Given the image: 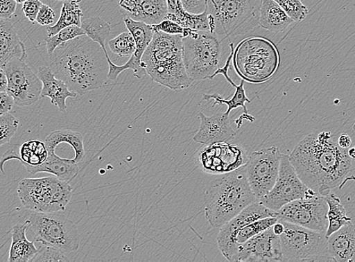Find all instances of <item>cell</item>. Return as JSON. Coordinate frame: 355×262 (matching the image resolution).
I'll list each match as a JSON object with an SVG mask.
<instances>
[{
    "mask_svg": "<svg viewBox=\"0 0 355 262\" xmlns=\"http://www.w3.org/2000/svg\"><path fill=\"white\" fill-rule=\"evenodd\" d=\"M300 179L308 188L322 196L351 180L352 159L348 149L337 143V135L315 131L307 135L289 155Z\"/></svg>",
    "mask_w": 355,
    "mask_h": 262,
    "instance_id": "1",
    "label": "cell"
},
{
    "mask_svg": "<svg viewBox=\"0 0 355 262\" xmlns=\"http://www.w3.org/2000/svg\"><path fill=\"white\" fill-rule=\"evenodd\" d=\"M107 53L96 42L83 35L57 47L49 55L50 67L70 90L83 96L104 87L107 82Z\"/></svg>",
    "mask_w": 355,
    "mask_h": 262,
    "instance_id": "2",
    "label": "cell"
},
{
    "mask_svg": "<svg viewBox=\"0 0 355 262\" xmlns=\"http://www.w3.org/2000/svg\"><path fill=\"white\" fill-rule=\"evenodd\" d=\"M257 200L243 166L234 171L217 175L210 182L205 196L206 218L211 226L221 227Z\"/></svg>",
    "mask_w": 355,
    "mask_h": 262,
    "instance_id": "3",
    "label": "cell"
},
{
    "mask_svg": "<svg viewBox=\"0 0 355 262\" xmlns=\"http://www.w3.org/2000/svg\"><path fill=\"white\" fill-rule=\"evenodd\" d=\"M141 67L152 80L173 91L189 89L193 82L186 72L182 35L155 31L141 58Z\"/></svg>",
    "mask_w": 355,
    "mask_h": 262,
    "instance_id": "4",
    "label": "cell"
},
{
    "mask_svg": "<svg viewBox=\"0 0 355 262\" xmlns=\"http://www.w3.org/2000/svg\"><path fill=\"white\" fill-rule=\"evenodd\" d=\"M261 0H207L209 32L223 41L246 35L259 24Z\"/></svg>",
    "mask_w": 355,
    "mask_h": 262,
    "instance_id": "5",
    "label": "cell"
},
{
    "mask_svg": "<svg viewBox=\"0 0 355 262\" xmlns=\"http://www.w3.org/2000/svg\"><path fill=\"white\" fill-rule=\"evenodd\" d=\"M21 204L37 213H58L69 204L73 188L55 175L24 179L17 189Z\"/></svg>",
    "mask_w": 355,
    "mask_h": 262,
    "instance_id": "6",
    "label": "cell"
},
{
    "mask_svg": "<svg viewBox=\"0 0 355 262\" xmlns=\"http://www.w3.org/2000/svg\"><path fill=\"white\" fill-rule=\"evenodd\" d=\"M183 60L189 77L193 81L211 80L219 69L222 41L209 31L193 30L182 37Z\"/></svg>",
    "mask_w": 355,
    "mask_h": 262,
    "instance_id": "7",
    "label": "cell"
},
{
    "mask_svg": "<svg viewBox=\"0 0 355 262\" xmlns=\"http://www.w3.org/2000/svg\"><path fill=\"white\" fill-rule=\"evenodd\" d=\"M233 58L236 72L249 82H266L277 70V49L266 38L243 40L234 49Z\"/></svg>",
    "mask_w": 355,
    "mask_h": 262,
    "instance_id": "8",
    "label": "cell"
},
{
    "mask_svg": "<svg viewBox=\"0 0 355 262\" xmlns=\"http://www.w3.org/2000/svg\"><path fill=\"white\" fill-rule=\"evenodd\" d=\"M28 231L33 241L48 245L65 253L80 247V234L77 226L69 218L57 213L33 212L27 220Z\"/></svg>",
    "mask_w": 355,
    "mask_h": 262,
    "instance_id": "9",
    "label": "cell"
},
{
    "mask_svg": "<svg viewBox=\"0 0 355 262\" xmlns=\"http://www.w3.org/2000/svg\"><path fill=\"white\" fill-rule=\"evenodd\" d=\"M280 236L283 261H333L325 233L283 222Z\"/></svg>",
    "mask_w": 355,
    "mask_h": 262,
    "instance_id": "10",
    "label": "cell"
},
{
    "mask_svg": "<svg viewBox=\"0 0 355 262\" xmlns=\"http://www.w3.org/2000/svg\"><path fill=\"white\" fill-rule=\"evenodd\" d=\"M282 152L276 146L261 149L248 157L245 164L250 189L257 200L272 189L280 171Z\"/></svg>",
    "mask_w": 355,
    "mask_h": 262,
    "instance_id": "11",
    "label": "cell"
},
{
    "mask_svg": "<svg viewBox=\"0 0 355 262\" xmlns=\"http://www.w3.org/2000/svg\"><path fill=\"white\" fill-rule=\"evenodd\" d=\"M317 193L302 182L292 165L288 155H282L280 171L274 187L259 201L270 209L280 210L295 200L311 198Z\"/></svg>",
    "mask_w": 355,
    "mask_h": 262,
    "instance_id": "12",
    "label": "cell"
},
{
    "mask_svg": "<svg viewBox=\"0 0 355 262\" xmlns=\"http://www.w3.org/2000/svg\"><path fill=\"white\" fill-rule=\"evenodd\" d=\"M326 197L315 194L289 202L277 211L279 221L290 222L309 229L325 233L328 227Z\"/></svg>",
    "mask_w": 355,
    "mask_h": 262,
    "instance_id": "13",
    "label": "cell"
},
{
    "mask_svg": "<svg viewBox=\"0 0 355 262\" xmlns=\"http://www.w3.org/2000/svg\"><path fill=\"white\" fill-rule=\"evenodd\" d=\"M25 61L16 58L3 67L8 80L6 92L13 98L15 105L19 107L36 103L43 89V82L38 75Z\"/></svg>",
    "mask_w": 355,
    "mask_h": 262,
    "instance_id": "14",
    "label": "cell"
},
{
    "mask_svg": "<svg viewBox=\"0 0 355 262\" xmlns=\"http://www.w3.org/2000/svg\"><path fill=\"white\" fill-rule=\"evenodd\" d=\"M248 159L247 152L243 148L227 142L206 146L198 155L202 171L215 175L238 170L246 164Z\"/></svg>",
    "mask_w": 355,
    "mask_h": 262,
    "instance_id": "15",
    "label": "cell"
},
{
    "mask_svg": "<svg viewBox=\"0 0 355 262\" xmlns=\"http://www.w3.org/2000/svg\"><path fill=\"white\" fill-rule=\"evenodd\" d=\"M123 21L126 28L133 36L137 49L130 60L123 65L115 64L110 58L109 55H106L109 64V80H116L119 75L126 70H132L138 79H141L147 73L141 67V58L153 39L155 31L151 25L133 20L130 17H124Z\"/></svg>",
    "mask_w": 355,
    "mask_h": 262,
    "instance_id": "16",
    "label": "cell"
},
{
    "mask_svg": "<svg viewBox=\"0 0 355 262\" xmlns=\"http://www.w3.org/2000/svg\"><path fill=\"white\" fill-rule=\"evenodd\" d=\"M267 217H277V212L268 209L259 200L252 202L236 216L231 221L220 227L217 236V243L222 254L232 261L239 244L235 243L236 234L242 227Z\"/></svg>",
    "mask_w": 355,
    "mask_h": 262,
    "instance_id": "17",
    "label": "cell"
},
{
    "mask_svg": "<svg viewBox=\"0 0 355 262\" xmlns=\"http://www.w3.org/2000/svg\"><path fill=\"white\" fill-rule=\"evenodd\" d=\"M272 227L239 244L232 261H283L280 236Z\"/></svg>",
    "mask_w": 355,
    "mask_h": 262,
    "instance_id": "18",
    "label": "cell"
},
{
    "mask_svg": "<svg viewBox=\"0 0 355 262\" xmlns=\"http://www.w3.org/2000/svg\"><path fill=\"white\" fill-rule=\"evenodd\" d=\"M200 125L193 141L205 146L227 142L235 137L236 132L231 125L230 114L217 112L212 116L204 113L198 114Z\"/></svg>",
    "mask_w": 355,
    "mask_h": 262,
    "instance_id": "19",
    "label": "cell"
},
{
    "mask_svg": "<svg viewBox=\"0 0 355 262\" xmlns=\"http://www.w3.org/2000/svg\"><path fill=\"white\" fill-rule=\"evenodd\" d=\"M37 75L43 82L41 97L49 98L51 103L58 107L62 113H65L67 108V99L77 97V93L70 90L63 80L57 78L50 67H40Z\"/></svg>",
    "mask_w": 355,
    "mask_h": 262,
    "instance_id": "20",
    "label": "cell"
},
{
    "mask_svg": "<svg viewBox=\"0 0 355 262\" xmlns=\"http://www.w3.org/2000/svg\"><path fill=\"white\" fill-rule=\"evenodd\" d=\"M327 244L333 261L355 262V224L345 225L328 236Z\"/></svg>",
    "mask_w": 355,
    "mask_h": 262,
    "instance_id": "21",
    "label": "cell"
},
{
    "mask_svg": "<svg viewBox=\"0 0 355 262\" xmlns=\"http://www.w3.org/2000/svg\"><path fill=\"white\" fill-rule=\"evenodd\" d=\"M26 49L14 25L8 21L0 20V67H3L16 58H27Z\"/></svg>",
    "mask_w": 355,
    "mask_h": 262,
    "instance_id": "22",
    "label": "cell"
},
{
    "mask_svg": "<svg viewBox=\"0 0 355 262\" xmlns=\"http://www.w3.org/2000/svg\"><path fill=\"white\" fill-rule=\"evenodd\" d=\"M25 168L31 175L46 173L67 182L74 180L79 173L78 164L74 163L72 159L59 157L56 153L48 155L46 161L39 166H25Z\"/></svg>",
    "mask_w": 355,
    "mask_h": 262,
    "instance_id": "23",
    "label": "cell"
},
{
    "mask_svg": "<svg viewBox=\"0 0 355 262\" xmlns=\"http://www.w3.org/2000/svg\"><path fill=\"white\" fill-rule=\"evenodd\" d=\"M293 22L275 0H261L259 19L260 27L278 33L288 28Z\"/></svg>",
    "mask_w": 355,
    "mask_h": 262,
    "instance_id": "24",
    "label": "cell"
},
{
    "mask_svg": "<svg viewBox=\"0 0 355 262\" xmlns=\"http://www.w3.org/2000/svg\"><path fill=\"white\" fill-rule=\"evenodd\" d=\"M28 221L16 224L12 229V244L8 261L30 262L37 254L38 249L35 242L27 238Z\"/></svg>",
    "mask_w": 355,
    "mask_h": 262,
    "instance_id": "25",
    "label": "cell"
},
{
    "mask_svg": "<svg viewBox=\"0 0 355 262\" xmlns=\"http://www.w3.org/2000/svg\"><path fill=\"white\" fill-rule=\"evenodd\" d=\"M84 140L80 132L70 130H55L51 132L45 140L48 155L55 154V149L61 143L70 145L74 152L73 162L79 164L86 155Z\"/></svg>",
    "mask_w": 355,
    "mask_h": 262,
    "instance_id": "26",
    "label": "cell"
},
{
    "mask_svg": "<svg viewBox=\"0 0 355 262\" xmlns=\"http://www.w3.org/2000/svg\"><path fill=\"white\" fill-rule=\"evenodd\" d=\"M48 157V151L45 141L33 139L24 142L20 148L19 155L12 153L10 156L5 155L0 163V170L3 172V165L8 159H17L24 166H36L44 163Z\"/></svg>",
    "mask_w": 355,
    "mask_h": 262,
    "instance_id": "27",
    "label": "cell"
},
{
    "mask_svg": "<svg viewBox=\"0 0 355 262\" xmlns=\"http://www.w3.org/2000/svg\"><path fill=\"white\" fill-rule=\"evenodd\" d=\"M326 200L328 204V227L326 236L328 238V236L340 230L342 227L352 221V218L348 217L347 212H346L340 198H338L336 194L329 193L326 196Z\"/></svg>",
    "mask_w": 355,
    "mask_h": 262,
    "instance_id": "28",
    "label": "cell"
},
{
    "mask_svg": "<svg viewBox=\"0 0 355 262\" xmlns=\"http://www.w3.org/2000/svg\"><path fill=\"white\" fill-rule=\"evenodd\" d=\"M79 3L75 0H67L63 2L60 17L57 23L53 26H49L46 28L48 37L54 36L61 30L72 25L81 26L83 13Z\"/></svg>",
    "mask_w": 355,
    "mask_h": 262,
    "instance_id": "29",
    "label": "cell"
},
{
    "mask_svg": "<svg viewBox=\"0 0 355 262\" xmlns=\"http://www.w3.org/2000/svg\"><path fill=\"white\" fill-rule=\"evenodd\" d=\"M81 28L89 38L96 42L107 53L105 42L111 35L112 27L106 21L99 17H90L81 21Z\"/></svg>",
    "mask_w": 355,
    "mask_h": 262,
    "instance_id": "30",
    "label": "cell"
},
{
    "mask_svg": "<svg viewBox=\"0 0 355 262\" xmlns=\"http://www.w3.org/2000/svg\"><path fill=\"white\" fill-rule=\"evenodd\" d=\"M167 13L166 0H142L137 21L157 24L165 19Z\"/></svg>",
    "mask_w": 355,
    "mask_h": 262,
    "instance_id": "31",
    "label": "cell"
},
{
    "mask_svg": "<svg viewBox=\"0 0 355 262\" xmlns=\"http://www.w3.org/2000/svg\"><path fill=\"white\" fill-rule=\"evenodd\" d=\"M235 91L232 97L230 99L223 98L218 93L214 94H205L202 96V101H210L214 100V107L219 105H226L227 107V114H230L233 110L239 107H243L245 114H248V108L246 103H250L251 100L247 96L246 91L244 89V80H242L240 85H236L235 87Z\"/></svg>",
    "mask_w": 355,
    "mask_h": 262,
    "instance_id": "32",
    "label": "cell"
},
{
    "mask_svg": "<svg viewBox=\"0 0 355 262\" xmlns=\"http://www.w3.org/2000/svg\"><path fill=\"white\" fill-rule=\"evenodd\" d=\"M279 221L277 217H267L257 220L243 227L236 234L235 243H243L253 238L256 235L263 232L272 227Z\"/></svg>",
    "mask_w": 355,
    "mask_h": 262,
    "instance_id": "33",
    "label": "cell"
},
{
    "mask_svg": "<svg viewBox=\"0 0 355 262\" xmlns=\"http://www.w3.org/2000/svg\"><path fill=\"white\" fill-rule=\"evenodd\" d=\"M83 35H85V33H84L81 27L77 26V25H72V26L61 30L54 36L47 37L45 41L48 55H52L57 47L66 43V42Z\"/></svg>",
    "mask_w": 355,
    "mask_h": 262,
    "instance_id": "34",
    "label": "cell"
},
{
    "mask_svg": "<svg viewBox=\"0 0 355 262\" xmlns=\"http://www.w3.org/2000/svg\"><path fill=\"white\" fill-rule=\"evenodd\" d=\"M108 46L114 54L119 57H131L137 49L135 40L130 31L123 32L119 36L110 40Z\"/></svg>",
    "mask_w": 355,
    "mask_h": 262,
    "instance_id": "35",
    "label": "cell"
},
{
    "mask_svg": "<svg viewBox=\"0 0 355 262\" xmlns=\"http://www.w3.org/2000/svg\"><path fill=\"white\" fill-rule=\"evenodd\" d=\"M275 1L295 22L305 20L309 15L308 8L301 2V0H275Z\"/></svg>",
    "mask_w": 355,
    "mask_h": 262,
    "instance_id": "36",
    "label": "cell"
},
{
    "mask_svg": "<svg viewBox=\"0 0 355 262\" xmlns=\"http://www.w3.org/2000/svg\"><path fill=\"white\" fill-rule=\"evenodd\" d=\"M19 125V121L10 113L0 116V147L10 141Z\"/></svg>",
    "mask_w": 355,
    "mask_h": 262,
    "instance_id": "37",
    "label": "cell"
},
{
    "mask_svg": "<svg viewBox=\"0 0 355 262\" xmlns=\"http://www.w3.org/2000/svg\"><path fill=\"white\" fill-rule=\"evenodd\" d=\"M37 254L30 262L69 261L65 252L48 245L41 244Z\"/></svg>",
    "mask_w": 355,
    "mask_h": 262,
    "instance_id": "38",
    "label": "cell"
},
{
    "mask_svg": "<svg viewBox=\"0 0 355 262\" xmlns=\"http://www.w3.org/2000/svg\"><path fill=\"white\" fill-rule=\"evenodd\" d=\"M155 31H162L171 35H184L185 28L181 26L180 24L171 21L164 19L162 22L151 25Z\"/></svg>",
    "mask_w": 355,
    "mask_h": 262,
    "instance_id": "39",
    "label": "cell"
},
{
    "mask_svg": "<svg viewBox=\"0 0 355 262\" xmlns=\"http://www.w3.org/2000/svg\"><path fill=\"white\" fill-rule=\"evenodd\" d=\"M125 15L137 21L139 7L142 0H116Z\"/></svg>",
    "mask_w": 355,
    "mask_h": 262,
    "instance_id": "40",
    "label": "cell"
},
{
    "mask_svg": "<svg viewBox=\"0 0 355 262\" xmlns=\"http://www.w3.org/2000/svg\"><path fill=\"white\" fill-rule=\"evenodd\" d=\"M55 12L52 8L46 4H42L37 16L36 22L41 26H49L55 22Z\"/></svg>",
    "mask_w": 355,
    "mask_h": 262,
    "instance_id": "41",
    "label": "cell"
},
{
    "mask_svg": "<svg viewBox=\"0 0 355 262\" xmlns=\"http://www.w3.org/2000/svg\"><path fill=\"white\" fill-rule=\"evenodd\" d=\"M43 4L40 0H28L23 4L22 11L26 18L33 23L36 22L37 16Z\"/></svg>",
    "mask_w": 355,
    "mask_h": 262,
    "instance_id": "42",
    "label": "cell"
},
{
    "mask_svg": "<svg viewBox=\"0 0 355 262\" xmlns=\"http://www.w3.org/2000/svg\"><path fill=\"white\" fill-rule=\"evenodd\" d=\"M184 10L193 14H201L207 10V0H181Z\"/></svg>",
    "mask_w": 355,
    "mask_h": 262,
    "instance_id": "43",
    "label": "cell"
},
{
    "mask_svg": "<svg viewBox=\"0 0 355 262\" xmlns=\"http://www.w3.org/2000/svg\"><path fill=\"white\" fill-rule=\"evenodd\" d=\"M15 0H0V19L8 20L12 18L16 11Z\"/></svg>",
    "mask_w": 355,
    "mask_h": 262,
    "instance_id": "44",
    "label": "cell"
},
{
    "mask_svg": "<svg viewBox=\"0 0 355 262\" xmlns=\"http://www.w3.org/2000/svg\"><path fill=\"white\" fill-rule=\"evenodd\" d=\"M14 105L13 98L6 91L0 92V116L10 113Z\"/></svg>",
    "mask_w": 355,
    "mask_h": 262,
    "instance_id": "45",
    "label": "cell"
},
{
    "mask_svg": "<svg viewBox=\"0 0 355 262\" xmlns=\"http://www.w3.org/2000/svg\"><path fill=\"white\" fill-rule=\"evenodd\" d=\"M337 143L343 149H349L352 146V140L348 134L340 133L339 137L337 135Z\"/></svg>",
    "mask_w": 355,
    "mask_h": 262,
    "instance_id": "46",
    "label": "cell"
},
{
    "mask_svg": "<svg viewBox=\"0 0 355 262\" xmlns=\"http://www.w3.org/2000/svg\"><path fill=\"white\" fill-rule=\"evenodd\" d=\"M8 80L6 72L3 67H0V92H5L7 90Z\"/></svg>",
    "mask_w": 355,
    "mask_h": 262,
    "instance_id": "47",
    "label": "cell"
},
{
    "mask_svg": "<svg viewBox=\"0 0 355 262\" xmlns=\"http://www.w3.org/2000/svg\"><path fill=\"white\" fill-rule=\"evenodd\" d=\"M273 231L277 236H281L284 232V225L282 221H278L273 225Z\"/></svg>",
    "mask_w": 355,
    "mask_h": 262,
    "instance_id": "48",
    "label": "cell"
},
{
    "mask_svg": "<svg viewBox=\"0 0 355 262\" xmlns=\"http://www.w3.org/2000/svg\"><path fill=\"white\" fill-rule=\"evenodd\" d=\"M348 155L352 160H355V146L348 149Z\"/></svg>",
    "mask_w": 355,
    "mask_h": 262,
    "instance_id": "49",
    "label": "cell"
},
{
    "mask_svg": "<svg viewBox=\"0 0 355 262\" xmlns=\"http://www.w3.org/2000/svg\"><path fill=\"white\" fill-rule=\"evenodd\" d=\"M28 0H15V2L19 4H24L25 2H27Z\"/></svg>",
    "mask_w": 355,
    "mask_h": 262,
    "instance_id": "50",
    "label": "cell"
},
{
    "mask_svg": "<svg viewBox=\"0 0 355 262\" xmlns=\"http://www.w3.org/2000/svg\"><path fill=\"white\" fill-rule=\"evenodd\" d=\"M54 1H62V2H64V1H67V0H54ZM75 1H78L79 3H80L82 1V0H75Z\"/></svg>",
    "mask_w": 355,
    "mask_h": 262,
    "instance_id": "51",
    "label": "cell"
},
{
    "mask_svg": "<svg viewBox=\"0 0 355 262\" xmlns=\"http://www.w3.org/2000/svg\"><path fill=\"white\" fill-rule=\"evenodd\" d=\"M353 130H354V131L355 132V121H354V125H353Z\"/></svg>",
    "mask_w": 355,
    "mask_h": 262,
    "instance_id": "52",
    "label": "cell"
},
{
    "mask_svg": "<svg viewBox=\"0 0 355 262\" xmlns=\"http://www.w3.org/2000/svg\"><path fill=\"white\" fill-rule=\"evenodd\" d=\"M354 162H355V160H354Z\"/></svg>",
    "mask_w": 355,
    "mask_h": 262,
    "instance_id": "53",
    "label": "cell"
}]
</instances>
